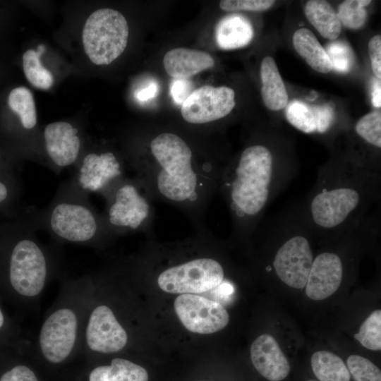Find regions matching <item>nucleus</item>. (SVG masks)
Here are the masks:
<instances>
[{"label": "nucleus", "instance_id": "a211bd4d", "mask_svg": "<svg viewBox=\"0 0 381 381\" xmlns=\"http://www.w3.org/2000/svg\"><path fill=\"white\" fill-rule=\"evenodd\" d=\"M87 381H149L147 370L135 362L120 356L112 358L107 364L92 367Z\"/></svg>", "mask_w": 381, "mask_h": 381}, {"label": "nucleus", "instance_id": "2eb2a0df", "mask_svg": "<svg viewBox=\"0 0 381 381\" xmlns=\"http://www.w3.org/2000/svg\"><path fill=\"white\" fill-rule=\"evenodd\" d=\"M250 356L255 370L269 381H282L290 373L287 357L276 339L270 334H262L253 341Z\"/></svg>", "mask_w": 381, "mask_h": 381}, {"label": "nucleus", "instance_id": "412c9836", "mask_svg": "<svg viewBox=\"0 0 381 381\" xmlns=\"http://www.w3.org/2000/svg\"><path fill=\"white\" fill-rule=\"evenodd\" d=\"M304 11L309 22L323 37L333 41L339 37L342 25L337 13L327 1H308Z\"/></svg>", "mask_w": 381, "mask_h": 381}, {"label": "nucleus", "instance_id": "f8f14e48", "mask_svg": "<svg viewBox=\"0 0 381 381\" xmlns=\"http://www.w3.org/2000/svg\"><path fill=\"white\" fill-rule=\"evenodd\" d=\"M235 104L232 88L203 85L194 90L183 102L181 114L188 123L203 124L225 117Z\"/></svg>", "mask_w": 381, "mask_h": 381}, {"label": "nucleus", "instance_id": "72a5a7b5", "mask_svg": "<svg viewBox=\"0 0 381 381\" xmlns=\"http://www.w3.org/2000/svg\"><path fill=\"white\" fill-rule=\"evenodd\" d=\"M368 52L371 66L374 74L377 79L381 78V36L380 35L373 37L368 42Z\"/></svg>", "mask_w": 381, "mask_h": 381}, {"label": "nucleus", "instance_id": "c9c22d12", "mask_svg": "<svg viewBox=\"0 0 381 381\" xmlns=\"http://www.w3.org/2000/svg\"><path fill=\"white\" fill-rule=\"evenodd\" d=\"M157 92V85L155 83H150L146 87L140 90L137 94V97L142 101L147 100L155 96Z\"/></svg>", "mask_w": 381, "mask_h": 381}, {"label": "nucleus", "instance_id": "aec40b11", "mask_svg": "<svg viewBox=\"0 0 381 381\" xmlns=\"http://www.w3.org/2000/svg\"><path fill=\"white\" fill-rule=\"evenodd\" d=\"M293 45L297 53L315 71L327 73L332 66L325 48L315 35L307 28L297 30L293 35Z\"/></svg>", "mask_w": 381, "mask_h": 381}, {"label": "nucleus", "instance_id": "473e14b6", "mask_svg": "<svg viewBox=\"0 0 381 381\" xmlns=\"http://www.w3.org/2000/svg\"><path fill=\"white\" fill-rule=\"evenodd\" d=\"M316 112V132L325 133L330 127L334 119V109L331 104L315 106Z\"/></svg>", "mask_w": 381, "mask_h": 381}, {"label": "nucleus", "instance_id": "ea45409f", "mask_svg": "<svg viewBox=\"0 0 381 381\" xmlns=\"http://www.w3.org/2000/svg\"><path fill=\"white\" fill-rule=\"evenodd\" d=\"M45 50V46L44 44H40L37 47V53L41 56Z\"/></svg>", "mask_w": 381, "mask_h": 381}, {"label": "nucleus", "instance_id": "6e6552de", "mask_svg": "<svg viewBox=\"0 0 381 381\" xmlns=\"http://www.w3.org/2000/svg\"><path fill=\"white\" fill-rule=\"evenodd\" d=\"M128 25L124 16L109 8L94 11L86 20L82 33L84 50L95 65H108L126 49Z\"/></svg>", "mask_w": 381, "mask_h": 381}, {"label": "nucleus", "instance_id": "79ce46f5", "mask_svg": "<svg viewBox=\"0 0 381 381\" xmlns=\"http://www.w3.org/2000/svg\"><path fill=\"white\" fill-rule=\"evenodd\" d=\"M198 381H205V380H198Z\"/></svg>", "mask_w": 381, "mask_h": 381}, {"label": "nucleus", "instance_id": "5701e85b", "mask_svg": "<svg viewBox=\"0 0 381 381\" xmlns=\"http://www.w3.org/2000/svg\"><path fill=\"white\" fill-rule=\"evenodd\" d=\"M9 107L20 118L22 127L32 131L37 125L35 102L31 91L25 87L13 89L8 98Z\"/></svg>", "mask_w": 381, "mask_h": 381}, {"label": "nucleus", "instance_id": "39448f33", "mask_svg": "<svg viewBox=\"0 0 381 381\" xmlns=\"http://www.w3.org/2000/svg\"><path fill=\"white\" fill-rule=\"evenodd\" d=\"M254 234L270 248L267 270L286 286L304 289L315 257V237L302 202L289 205L260 222Z\"/></svg>", "mask_w": 381, "mask_h": 381}, {"label": "nucleus", "instance_id": "cd10ccee", "mask_svg": "<svg viewBox=\"0 0 381 381\" xmlns=\"http://www.w3.org/2000/svg\"><path fill=\"white\" fill-rule=\"evenodd\" d=\"M356 133L367 144L381 147V113L374 111L362 116L354 126Z\"/></svg>", "mask_w": 381, "mask_h": 381}, {"label": "nucleus", "instance_id": "58836bf2", "mask_svg": "<svg viewBox=\"0 0 381 381\" xmlns=\"http://www.w3.org/2000/svg\"><path fill=\"white\" fill-rule=\"evenodd\" d=\"M5 324V318L4 313L0 308V330L3 329Z\"/></svg>", "mask_w": 381, "mask_h": 381}, {"label": "nucleus", "instance_id": "20e7f679", "mask_svg": "<svg viewBox=\"0 0 381 381\" xmlns=\"http://www.w3.org/2000/svg\"><path fill=\"white\" fill-rule=\"evenodd\" d=\"M93 276L64 279L28 350L31 356L59 366L80 354Z\"/></svg>", "mask_w": 381, "mask_h": 381}, {"label": "nucleus", "instance_id": "2f4dec72", "mask_svg": "<svg viewBox=\"0 0 381 381\" xmlns=\"http://www.w3.org/2000/svg\"><path fill=\"white\" fill-rule=\"evenodd\" d=\"M0 381H40L33 369L25 364H18L5 372Z\"/></svg>", "mask_w": 381, "mask_h": 381}, {"label": "nucleus", "instance_id": "dca6fc26", "mask_svg": "<svg viewBox=\"0 0 381 381\" xmlns=\"http://www.w3.org/2000/svg\"><path fill=\"white\" fill-rule=\"evenodd\" d=\"M163 65L166 72L174 78L187 79L212 68L214 60L207 52L180 47L165 54Z\"/></svg>", "mask_w": 381, "mask_h": 381}, {"label": "nucleus", "instance_id": "4c0bfd02", "mask_svg": "<svg viewBox=\"0 0 381 381\" xmlns=\"http://www.w3.org/2000/svg\"><path fill=\"white\" fill-rule=\"evenodd\" d=\"M11 191L9 185L0 179V205L8 201Z\"/></svg>", "mask_w": 381, "mask_h": 381}, {"label": "nucleus", "instance_id": "e433bc0d", "mask_svg": "<svg viewBox=\"0 0 381 381\" xmlns=\"http://www.w3.org/2000/svg\"><path fill=\"white\" fill-rule=\"evenodd\" d=\"M380 80L377 79L373 85L372 104L376 108L381 107V85Z\"/></svg>", "mask_w": 381, "mask_h": 381}, {"label": "nucleus", "instance_id": "ddd939ff", "mask_svg": "<svg viewBox=\"0 0 381 381\" xmlns=\"http://www.w3.org/2000/svg\"><path fill=\"white\" fill-rule=\"evenodd\" d=\"M42 139L47 166L56 174H59L64 169L74 167L83 155L79 130L68 121L47 125Z\"/></svg>", "mask_w": 381, "mask_h": 381}, {"label": "nucleus", "instance_id": "f3484780", "mask_svg": "<svg viewBox=\"0 0 381 381\" xmlns=\"http://www.w3.org/2000/svg\"><path fill=\"white\" fill-rule=\"evenodd\" d=\"M254 36L250 20L240 14H231L222 18L215 29V39L222 49H234L248 45Z\"/></svg>", "mask_w": 381, "mask_h": 381}, {"label": "nucleus", "instance_id": "a19ab883", "mask_svg": "<svg viewBox=\"0 0 381 381\" xmlns=\"http://www.w3.org/2000/svg\"><path fill=\"white\" fill-rule=\"evenodd\" d=\"M306 381H315V380H306Z\"/></svg>", "mask_w": 381, "mask_h": 381}, {"label": "nucleus", "instance_id": "423d86ee", "mask_svg": "<svg viewBox=\"0 0 381 381\" xmlns=\"http://www.w3.org/2000/svg\"><path fill=\"white\" fill-rule=\"evenodd\" d=\"M38 230H44L58 243H74L101 249L114 238L101 213L91 204L89 194L69 179L60 183L43 209L30 207Z\"/></svg>", "mask_w": 381, "mask_h": 381}, {"label": "nucleus", "instance_id": "4468645a", "mask_svg": "<svg viewBox=\"0 0 381 381\" xmlns=\"http://www.w3.org/2000/svg\"><path fill=\"white\" fill-rule=\"evenodd\" d=\"M346 265V256L339 250L327 249L318 253L304 287L307 297L318 301L333 295L344 279Z\"/></svg>", "mask_w": 381, "mask_h": 381}, {"label": "nucleus", "instance_id": "9b49d317", "mask_svg": "<svg viewBox=\"0 0 381 381\" xmlns=\"http://www.w3.org/2000/svg\"><path fill=\"white\" fill-rule=\"evenodd\" d=\"M174 308L183 327L195 334L217 332L230 320L228 311L221 303L195 294H179Z\"/></svg>", "mask_w": 381, "mask_h": 381}, {"label": "nucleus", "instance_id": "6ab92c4d", "mask_svg": "<svg viewBox=\"0 0 381 381\" xmlns=\"http://www.w3.org/2000/svg\"><path fill=\"white\" fill-rule=\"evenodd\" d=\"M262 83L261 96L267 108L281 110L287 105L288 94L274 59L271 56L263 59L260 66Z\"/></svg>", "mask_w": 381, "mask_h": 381}, {"label": "nucleus", "instance_id": "f704fd0d", "mask_svg": "<svg viewBox=\"0 0 381 381\" xmlns=\"http://www.w3.org/2000/svg\"><path fill=\"white\" fill-rule=\"evenodd\" d=\"M192 85L187 79H175L171 86V95L176 103L182 104L193 92Z\"/></svg>", "mask_w": 381, "mask_h": 381}, {"label": "nucleus", "instance_id": "7c9ffc66", "mask_svg": "<svg viewBox=\"0 0 381 381\" xmlns=\"http://www.w3.org/2000/svg\"><path fill=\"white\" fill-rule=\"evenodd\" d=\"M275 3L272 0H222L219 7L226 12L234 11H264L271 8Z\"/></svg>", "mask_w": 381, "mask_h": 381}, {"label": "nucleus", "instance_id": "1a4fd4ad", "mask_svg": "<svg viewBox=\"0 0 381 381\" xmlns=\"http://www.w3.org/2000/svg\"><path fill=\"white\" fill-rule=\"evenodd\" d=\"M225 268L212 257H197L162 270L157 278L159 288L169 294H199L210 291L224 280Z\"/></svg>", "mask_w": 381, "mask_h": 381}, {"label": "nucleus", "instance_id": "bb28decb", "mask_svg": "<svg viewBox=\"0 0 381 381\" xmlns=\"http://www.w3.org/2000/svg\"><path fill=\"white\" fill-rule=\"evenodd\" d=\"M371 2L370 0H346L340 4L337 16L341 25L351 30L362 28L367 20L365 7Z\"/></svg>", "mask_w": 381, "mask_h": 381}, {"label": "nucleus", "instance_id": "9d476101", "mask_svg": "<svg viewBox=\"0 0 381 381\" xmlns=\"http://www.w3.org/2000/svg\"><path fill=\"white\" fill-rule=\"evenodd\" d=\"M70 179L83 191L102 197L126 175L124 166L109 150L82 155Z\"/></svg>", "mask_w": 381, "mask_h": 381}, {"label": "nucleus", "instance_id": "0eeeda50", "mask_svg": "<svg viewBox=\"0 0 381 381\" xmlns=\"http://www.w3.org/2000/svg\"><path fill=\"white\" fill-rule=\"evenodd\" d=\"M101 216L113 237L146 231L152 219L151 197L134 176H125L104 196Z\"/></svg>", "mask_w": 381, "mask_h": 381}, {"label": "nucleus", "instance_id": "4be33fe9", "mask_svg": "<svg viewBox=\"0 0 381 381\" xmlns=\"http://www.w3.org/2000/svg\"><path fill=\"white\" fill-rule=\"evenodd\" d=\"M311 369L320 381H350L351 375L344 361L326 350L314 352L310 357Z\"/></svg>", "mask_w": 381, "mask_h": 381}, {"label": "nucleus", "instance_id": "c85d7f7f", "mask_svg": "<svg viewBox=\"0 0 381 381\" xmlns=\"http://www.w3.org/2000/svg\"><path fill=\"white\" fill-rule=\"evenodd\" d=\"M346 366L354 381H381L380 369L362 356L350 355L346 360Z\"/></svg>", "mask_w": 381, "mask_h": 381}, {"label": "nucleus", "instance_id": "f03ea898", "mask_svg": "<svg viewBox=\"0 0 381 381\" xmlns=\"http://www.w3.org/2000/svg\"><path fill=\"white\" fill-rule=\"evenodd\" d=\"M296 173L292 164L279 160L262 143L247 146L224 167L219 190L229 209L235 237L252 238L269 205Z\"/></svg>", "mask_w": 381, "mask_h": 381}, {"label": "nucleus", "instance_id": "f257e3e1", "mask_svg": "<svg viewBox=\"0 0 381 381\" xmlns=\"http://www.w3.org/2000/svg\"><path fill=\"white\" fill-rule=\"evenodd\" d=\"M381 171L358 158L322 167L302 207L315 238L332 242L358 225L380 204Z\"/></svg>", "mask_w": 381, "mask_h": 381}, {"label": "nucleus", "instance_id": "c756f323", "mask_svg": "<svg viewBox=\"0 0 381 381\" xmlns=\"http://www.w3.org/2000/svg\"><path fill=\"white\" fill-rule=\"evenodd\" d=\"M332 69L341 73L349 72L354 63V54L349 45L345 42H330L325 49Z\"/></svg>", "mask_w": 381, "mask_h": 381}, {"label": "nucleus", "instance_id": "7ed1b4c3", "mask_svg": "<svg viewBox=\"0 0 381 381\" xmlns=\"http://www.w3.org/2000/svg\"><path fill=\"white\" fill-rule=\"evenodd\" d=\"M150 162L134 166L135 177L151 198L200 215L219 189L224 169L198 165L192 149L176 133L164 132L151 140Z\"/></svg>", "mask_w": 381, "mask_h": 381}, {"label": "nucleus", "instance_id": "b1692460", "mask_svg": "<svg viewBox=\"0 0 381 381\" xmlns=\"http://www.w3.org/2000/svg\"><path fill=\"white\" fill-rule=\"evenodd\" d=\"M23 67L25 78L35 87L48 90L52 86L53 75L42 66L40 56L35 50L28 49L23 54Z\"/></svg>", "mask_w": 381, "mask_h": 381}, {"label": "nucleus", "instance_id": "a878e982", "mask_svg": "<svg viewBox=\"0 0 381 381\" xmlns=\"http://www.w3.org/2000/svg\"><path fill=\"white\" fill-rule=\"evenodd\" d=\"M354 339L370 351L381 350V310L373 311L361 325Z\"/></svg>", "mask_w": 381, "mask_h": 381}, {"label": "nucleus", "instance_id": "393cba45", "mask_svg": "<svg viewBox=\"0 0 381 381\" xmlns=\"http://www.w3.org/2000/svg\"><path fill=\"white\" fill-rule=\"evenodd\" d=\"M286 116L288 121L301 131L306 133L316 132L315 106H310L299 100H294L286 107Z\"/></svg>", "mask_w": 381, "mask_h": 381}]
</instances>
